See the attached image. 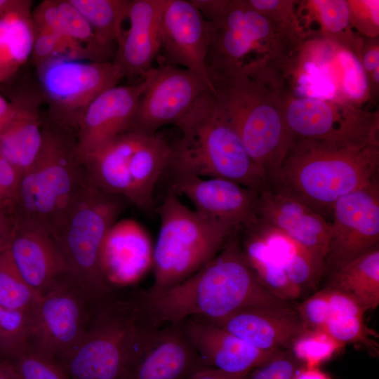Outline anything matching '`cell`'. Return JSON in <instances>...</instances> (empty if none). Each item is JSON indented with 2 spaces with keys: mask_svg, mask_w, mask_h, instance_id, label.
<instances>
[{
  "mask_svg": "<svg viewBox=\"0 0 379 379\" xmlns=\"http://www.w3.org/2000/svg\"><path fill=\"white\" fill-rule=\"evenodd\" d=\"M102 43L113 46L123 34L131 0H69Z\"/></svg>",
  "mask_w": 379,
  "mask_h": 379,
  "instance_id": "34",
  "label": "cell"
},
{
  "mask_svg": "<svg viewBox=\"0 0 379 379\" xmlns=\"http://www.w3.org/2000/svg\"><path fill=\"white\" fill-rule=\"evenodd\" d=\"M295 310L305 329H324L330 316L328 287L305 299Z\"/></svg>",
  "mask_w": 379,
  "mask_h": 379,
  "instance_id": "41",
  "label": "cell"
},
{
  "mask_svg": "<svg viewBox=\"0 0 379 379\" xmlns=\"http://www.w3.org/2000/svg\"><path fill=\"white\" fill-rule=\"evenodd\" d=\"M0 379H20L11 364L0 358Z\"/></svg>",
  "mask_w": 379,
  "mask_h": 379,
  "instance_id": "51",
  "label": "cell"
},
{
  "mask_svg": "<svg viewBox=\"0 0 379 379\" xmlns=\"http://www.w3.org/2000/svg\"><path fill=\"white\" fill-rule=\"evenodd\" d=\"M300 366L289 350H281L252 371L247 379H293Z\"/></svg>",
  "mask_w": 379,
  "mask_h": 379,
  "instance_id": "44",
  "label": "cell"
},
{
  "mask_svg": "<svg viewBox=\"0 0 379 379\" xmlns=\"http://www.w3.org/2000/svg\"><path fill=\"white\" fill-rule=\"evenodd\" d=\"M145 88L128 131L154 135L168 124L178 125L207 91L213 89L198 74L163 63L142 77Z\"/></svg>",
  "mask_w": 379,
  "mask_h": 379,
  "instance_id": "13",
  "label": "cell"
},
{
  "mask_svg": "<svg viewBox=\"0 0 379 379\" xmlns=\"http://www.w3.org/2000/svg\"><path fill=\"white\" fill-rule=\"evenodd\" d=\"M30 312L5 309L0 306V357L29 342Z\"/></svg>",
  "mask_w": 379,
  "mask_h": 379,
  "instance_id": "40",
  "label": "cell"
},
{
  "mask_svg": "<svg viewBox=\"0 0 379 379\" xmlns=\"http://www.w3.org/2000/svg\"><path fill=\"white\" fill-rule=\"evenodd\" d=\"M156 211L160 227L153 254V284L159 293L187 279L213 260L241 229L184 205L168 191Z\"/></svg>",
  "mask_w": 379,
  "mask_h": 379,
  "instance_id": "7",
  "label": "cell"
},
{
  "mask_svg": "<svg viewBox=\"0 0 379 379\" xmlns=\"http://www.w3.org/2000/svg\"><path fill=\"white\" fill-rule=\"evenodd\" d=\"M38 296L18 273L7 247L0 251V306L30 312Z\"/></svg>",
  "mask_w": 379,
  "mask_h": 379,
  "instance_id": "37",
  "label": "cell"
},
{
  "mask_svg": "<svg viewBox=\"0 0 379 379\" xmlns=\"http://www.w3.org/2000/svg\"><path fill=\"white\" fill-rule=\"evenodd\" d=\"M36 68L41 93L50 107L53 123L74 134L87 105L124 77L113 61L57 57Z\"/></svg>",
  "mask_w": 379,
  "mask_h": 379,
  "instance_id": "11",
  "label": "cell"
},
{
  "mask_svg": "<svg viewBox=\"0 0 379 379\" xmlns=\"http://www.w3.org/2000/svg\"><path fill=\"white\" fill-rule=\"evenodd\" d=\"M328 288L330 316L324 330L345 345L357 344L378 352L377 343L365 324L366 310L347 293Z\"/></svg>",
  "mask_w": 379,
  "mask_h": 379,
  "instance_id": "33",
  "label": "cell"
},
{
  "mask_svg": "<svg viewBox=\"0 0 379 379\" xmlns=\"http://www.w3.org/2000/svg\"><path fill=\"white\" fill-rule=\"evenodd\" d=\"M211 323L264 351L288 350L305 329L291 305L248 307Z\"/></svg>",
  "mask_w": 379,
  "mask_h": 379,
  "instance_id": "24",
  "label": "cell"
},
{
  "mask_svg": "<svg viewBox=\"0 0 379 379\" xmlns=\"http://www.w3.org/2000/svg\"><path fill=\"white\" fill-rule=\"evenodd\" d=\"M379 145L293 140L269 188L325 218L343 197L378 180Z\"/></svg>",
  "mask_w": 379,
  "mask_h": 379,
  "instance_id": "2",
  "label": "cell"
},
{
  "mask_svg": "<svg viewBox=\"0 0 379 379\" xmlns=\"http://www.w3.org/2000/svg\"><path fill=\"white\" fill-rule=\"evenodd\" d=\"M0 251H1V250H0Z\"/></svg>",
  "mask_w": 379,
  "mask_h": 379,
  "instance_id": "53",
  "label": "cell"
},
{
  "mask_svg": "<svg viewBox=\"0 0 379 379\" xmlns=\"http://www.w3.org/2000/svg\"><path fill=\"white\" fill-rule=\"evenodd\" d=\"M208 72L252 76L265 69L286 75L304 39L253 9L247 0H218L206 18Z\"/></svg>",
  "mask_w": 379,
  "mask_h": 379,
  "instance_id": "3",
  "label": "cell"
},
{
  "mask_svg": "<svg viewBox=\"0 0 379 379\" xmlns=\"http://www.w3.org/2000/svg\"><path fill=\"white\" fill-rule=\"evenodd\" d=\"M208 44V22L190 0H168L161 25L166 63L194 72L211 85L206 69Z\"/></svg>",
  "mask_w": 379,
  "mask_h": 379,
  "instance_id": "18",
  "label": "cell"
},
{
  "mask_svg": "<svg viewBox=\"0 0 379 379\" xmlns=\"http://www.w3.org/2000/svg\"><path fill=\"white\" fill-rule=\"evenodd\" d=\"M173 178L169 191L187 197L198 212L232 222L241 230L259 222L257 203L260 192L223 178L191 175Z\"/></svg>",
  "mask_w": 379,
  "mask_h": 379,
  "instance_id": "17",
  "label": "cell"
},
{
  "mask_svg": "<svg viewBox=\"0 0 379 379\" xmlns=\"http://www.w3.org/2000/svg\"><path fill=\"white\" fill-rule=\"evenodd\" d=\"M34 40L32 1L20 0L0 18V85L13 79L31 58Z\"/></svg>",
  "mask_w": 379,
  "mask_h": 379,
  "instance_id": "28",
  "label": "cell"
},
{
  "mask_svg": "<svg viewBox=\"0 0 379 379\" xmlns=\"http://www.w3.org/2000/svg\"><path fill=\"white\" fill-rule=\"evenodd\" d=\"M337 60L342 70L341 91L343 101L356 107L371 100L366 74L357 53L338 47Z\"/></svg>",
  "mask_w": 379,
  "mask_h": 379,
  "instance_id": "39",
  "label": "cell"
},
{
  "mask_svg": "<svg viewBox=\"0 0 379 379\" xmlns=\"http://www.w3.org/2000/svg\"><path fill=\"white\" fill-rule=\"evenodd\" d=\"M127 203L124 198L106 193L87 180L62 230L53 237L70 279L98 304L117 295L102 273L100 253L106 234Z\"/></svg>",
  "mask_w": 379,
  "mask_h": 379,
  "instance_id": "8",
  "label": "cell"
},
{
  "mask_svg": "<svg viewBox=\"0 0 379 379\" xmlns=\"http://www.w3.org/2000/svg\"><path fill=\"white\" fill-rule=\"evenodd\" d=\"M358 56L368 78L371 100L375 102L379 89L378 36L363 37Z\"/></svg>",
  "mask_w": 379,
  "mask_h": 379,
  "instance_id": "45",
  "label": "cell"
},
{
  "mask_svg": "<svg viewBox=\"0 0 379 379\" xmlns=\"http://www.w3.org/2000/svg\"><path fill=\"white\" fill-rule=\"evenodd\" d=\"M177 126L182 136L171 145L168 168L174 175L223 178L258 192L269 188L265 175L250 158L211 91Z\"/></svg>",
  "mask_w": 379,
  "mask_h": 379,
  "instance_id": "5",
  "label": "cell"
},
{
  "mask_svg": "<svg viewBox=\"0 0 379 379\" xmlns=\"http://www.w3.org/2000/svg\"><path fill=\"white\" fill-rule=\"evenodd\" d=\"M205 367L182 322L153 326L145 319L124 379H186Z\"/></svg>",
  "mask_w": 379,
  "mask_h": 379,
  "instance_id": "15",
  "label": "cell"
},
{
  "mask_svg": "<svg viewBox=\"0 0 379 379\" xmlns=\"http://www.w3.org/2000/svg\"><path fill=\"white\" fill-rule=\"evenodd\" d=\"M20 0H0V18L16 7Z\"/></svg>",
  "mask_w": 379,
  "mask_h": 379,
  "instance_id": "52",
  "label": "cell"
},
{
  "mask_svg": "<svg viewBox=\"0 0 379 379\" xmlns=\"http://www.w3.org/2000/svg\"><path fill=\"white\" fill-rule=\"evenodd\" d=\"M137 297L143 316L153 326L188 319L215 322L248 307L290 305L260 283L243 253L239 231L187 279L161 292H139Z\"/></svg>",
  "mask_w": 379,
  "mask_h": 379,
  "instance_id": "1",
  "label": "cell"
},
{
  "mask_svg": "<svg viewBox=\"0 0 379 379\" xmlns=\"http://www.w3.org/2000/svg\"><path fill=\"white\" fill-rule=\"evenodd\" d=\"M55 2L60 22L68 37L85 48L94 61H113L116 49L98 39L89 23L69 0H55Z\"/></svg>",
  "mask_w": 379,
  "mask_h": 379,
  "instance_id": "35",
  "label": "cell"
},
{
  "mask_svg": "<svg viewBox=\"0 0 379 379\" xmlns=\"http://www.w3.org/2000/svg\"><path fill=\"white\" fill-rule=\"evenodd\" d=\"M170 157L171 145L163 138L142 134L130 164L129 203L143 211L152 208L155 185L168 170Z\"/></svg>",
  "mask_w": 379,
  "mask_h": 379,
  "instance_id": "29",
  "label": "cell"
},
{
  "mask_svg": "<svg viewBox=\"0 0 379 379\" xmlns=\"http://www.w3.org/2000/svg\"><path fill=\"white\" fill-rule=\"evenodd\" d=\"M248 374H232L215 368L205 367L186 379H247Z\"/></svg>",
  "mask_w": 379,
  "mask_h": 379,
  "instance_id": "47",
  "label": "cell"
},
{
  "mask_svg": "<svg viewBox=\"0 0 379 379\" xmlns=\"http://www.w3.org/2000/svg\"><path fill=\"white\" fill-rule=\"evenodd\" d=\"M15 219L0 211V250L7 247L15 225Z\"/></svg>",
  "mask_w": 379,
  "mask_h": 379,
  "instance_id": "48",
  "label": "cell"
},
{
  "mask_svg": "<svg viewBox=\"0 0 379 379\" xmlns=\"http://www.w3.org/2000/svg\"><path fill=\"white\" fill-rule=\"evenodd\" d=\"M252 227L266 242L300 296L317 284L324 274V263L286 234L260 220Z\"/></svg>",
  "mask_w": 379,
  "mask_h": 379,
  "instance_id": "30",
  "label": "cell"
},
{
  "mask_svg": "<svg viewBox=\"0 0 379 379\" xmlns=\"http://www.w3.org/2000/svg\"><path fill=\"white\" fill-rule=\"evenodd\" d=\"M143 321L136 295H116L97 305L80 342L57 361L69 379H124Z\"/></svg>",
  "mask_w": 379,
  "mask_h": 379,
  "instance_id": "9",
  "label": "cell"
},
{
  "mask_svg": "<svg viewBox=\"0 0 379 379\" xmlns=\"http://www.w3.org/2000/svg\"><path fill=\"white\" fill-rule=\"evenodd\" d=\"M324 274L379 247L378 180L340 199L332 208Z\"/></svg>",
  "mask_w": 379,
  "mask_h": 379,
  "instance_id": "14",
  "label": "cell"
},
{
  "mask_svg": "<svg viewBox=\"0 0 379 379\" xmlns=\"http://www.w3.org/2000/svg\"><path fill=\"white\" fill-rule=\"evenodd\" d=\"M14 112L13 102L0 94V130L8 122Z\"/></svg>",
  "mask_w": 379,
  "mask_h": 379,
  "instance_id": "50",
  "label": "cell"
},
{
  "mask_svg": "<svg viewBox=\"0 0 379 379\" xmlns=\"http://www.w3.org/2000/svg\"><path fill=\"white\" fill-rule=\"evenodd\" d=\"M7 248L20 275L38 295L69 277L54 238L40 226L15 220Z\"/></svg>",
  "mask_w": 379,
  "mask_h": 379,
  "instance_id": "19",
  "label": "cell"
},
{
  "mask_svg": "<svg viewBox=\"0 0 379 379\" xmlns=\"http://www.w3.org/2000/svg\"><path fill=\"white\" fill-rule=\"evenodd\" d=\"M281 100L290 142L379 145L378 111L371 112L345 101L298 96L286 86Z\"/></svg>",
  "mask_w": 379,
  "mask_h": 379,
  "instance_id": "10",
  "label": "cell"
},
{
  "mask_svg": "<svg viewBox=\"0 0 379 379\" xmlns=\"http://www.w3.org/2000/svg\"><path fill=\"white\" fill-rule=\"evenodd\" d=\"M145 86L141 79L133 84L113 86L87 105L75 133L76 152L81 163L129 130Z\"/></svg>",
  "mask_w": 379,
  "mask_h": 379,
  "instance_id": "16",
  "label": "cell"
},
{
  "mask_svg": "<svg viewBox=\"0 0 379 379\" xmlns=\"http://www.w3.org/2000/svg\"><path fill=\"white\" fill-rule=\"evenodd\" d=\"M43 130L41 151L21 175L14 213L15 220L40 226L55 237L87 178L77 155L75 134L53 123L43 124Z\"/></svg>",
  "mask_w": 379,
  "mask_h": 379,
  "instance_id": "6",
  "label": "cell"
},
{
  "mask_svg": "<svg viewBox=\"0 0 379 379\" xmlns=\"http://www.w3.org/2000/svg\"><path fill=\"white\" fill-rule=\"evenodd\" d=\"M247 2L276 24L297 32L303 38L298 25V1L247 0Z\"/></svg>",
  "mask_w": 379,
  "mask_h": 379,
  "instance_id": "42",
  "label": "cell"
},
{
  "mask_svg": "<svg viewBox=\"0 0 379 379\" xmlns=\"http://www.w3.org/2000/svg\"><path fill=\"white\" fill-rule=\"evenodd\" d=\"M293 379H331L319 367L300 366L296 371Z\"/></svg>",
  "mask_w": 379,
  "mask_h": 379,
  "instance_id": "49",
  "label": "cell"
},
{
  "mask_svg": "<svg viewBox=\"0 0 379 379\" xmlns=\"http://www.w3.org/2000/svg\"><path fill=\"white\" fill-rule=\"evenodd\" d=\"M345 346L324 329H305L295 338L288 350L302 366L319 367Z\"/></svg>",
  "mask_w": 379,
  "mask_h": 379,
  "instance_id": "38",
  "label": "cell"
},
{
  "mask_svg": "<svg viewBox=\"0 0 379 379\" xmlns=\"http://www.w3.org/2000/svg\"><path fill=\"white\" fill-rule=\"evenodd\" d=\"M168 0H131L129 28L117 44L113 62L124 77L142 79L161 51V25Z\"/></svg>",
  "mask_w": 379,
  "mask_h": 379,
  "instance_id": "23",
  "label": "cell"
},
{
  "mask_svg": "<svg viewBox=\"0 0 379 379\" xmlns=\"http://www.w3.org/2000/svg\"><path fill=\"white\" fill-rule=\"evenodd\" d=\"M328 287L354 298L365 310L379 305V247L349 262L329 276Z\"/></svg>",
  "mask_w": 379,
  "mask_h": 379,
  "instance_id": "31",
  "label": "cell"
},
{
  "mask_svg": "<svg viewBox=\"0 0 379 379\" xmlns=\"http://www.w3.org/2000/svg\"><path fill=\"white\" fill-rule=\"evenodd\" d=\"M0 358L11 364L20 379H69L55 359L29 342Z\"/></svg>",
  "mask_w": 379,
  "mask_h": 379,
  "instance_id": "36",
  "label": "cell"
},
{
  "mask_svg": "<svg viewBox=\"0 0 379 379\" xmlns=\"http://www.w3.org/2000/svg\"><path fill=\"white\" fill-rule=\"evenodd\" d=\"M39 98L24 91L12 93L8 99L14 104L15 112L0 130V155L21 175L34 164L43 145Z\"/></svg>",
  "mask_w": 379,
  "mask_h": 379,
  "instance_id": "25",
  "label": "cell"
},
{
  "mask_svg": "<svg viewBox=\"0 0 379 379\" xmlns=\"http://www.w3.org/2000/svg\"><path fill=\"white\" fill-rule=\"evenodd\" d=\"M285 76L274 69L252 76L208 72L217 100L268 182L279 171L290 145L282 112Z\"/></svg>",
  "mask_w": 379,
  "mask_h": 379,
  "instance_id": "4",
  "label": "cell"
},
{
  "mask_svg": "<svg viewBox=\"0 0 379 379\" xmlns=\"http://www.w3.org/2000/svg\"><path fill=\"white\" fill-rule=\"evenodd\" d=\"M21 173L0 155V211L15 218V204Z\"/></svg>",
  "mask_w": 379,
  "mask_h": 379,
  "instance_id": "46",
  "label": "cell"
},
{
  "mask_svg": "<svg viewBox=\"0 0 379 379\" xmlns=\"http://www.w3.org/2000/svg\"><path fill=\"white\" fill-rule=\"evenodd\" d=\"M350 9V20L364 37L375 38L379 33V1H347Z\"/></svg>",
  "mask_w": 379,
  "mask_h": 379,
  "instance_id": "43",
  "label": "cell"
},
{
  "mask_svg": "<svg viewBox=\"0 0 379 379\" xmlns=\"http://www.w3.org/2000/svg\"><path fill=\"white\" fill-rule=\"evenodd\" d=\"M297 17L304 38L310 35L320 36L358 55L363 37L356 36L354 33L347 1H299Z\"/></svg>",
  "mask_w": 379,
  "mask_h": 379,
  "instance_id": "27",
  "label": "cell"
},
{
  "mask_svg": "<svg viewBox=\"0 0 379 379\" xmlns=\"http://www.w3.org/2000/svg\"><path fill=\"white\" fill-rule=\"evenodd\" d=\"M142 133L128 131L101 147L81 164L89 183L128 203L130 164Z\"/></svg>",
  "mask_w": 379,
  "mask_h": 379,
  "instance_id": "26",
  "label": "cell"
},
{
  "mask_svg": "<svg viewBox=\"0 0 379 379\" xmlns=\"http://www.w3.org/2000/svg\"><path fill=\"white\" fill-rule=\"evenodd\" d=\"M98 304L67 278L39 295L30 311L29 343L57 361L86 333Z\"/></svg>",
  "mask_w": 379,
  "mask_h": 379,
  "instance_id": "12",
  "label": "cell"
},
{
  "mask_svg": "<svg viewBox=\"0 0 379 379\" xmlns=\"http://www.w3.org/2000/svg\"><path fill=\"white\" fill-rule=\"evenodd\" d=\"M154 246L135 220H117L105 237L100 253L102 273L115 290L139 281L153 267Z\"/></svg>",
  "mask_w": 379,
  "mask_h": 379,
  "instance_id": "21",
  "label": "cell"
},
{
  "mask_svg": "<svg viewBox=\"0 0 379 379\" xmlns=\"http://www.w3.org/2000/svg\"><path fill=\"white\" fill-rule=\"evenodd\" d=\"M239 236L244 257L260 283L283 301L289 302L300 298L281 264L256 230L253 227L241 230Z\"/></svg>",
  "mask_w": 379,
  "mask_h": 379,
  "instance_id": "32",
  "label": "cell"
},
{
  "mask_svg": "<svg viewBox=\"0 0 379 379\" xmlns=\"http://www.w3.org/2000/svg\"><path fill=\"white\" fill-rule=\"evenodd\" d=\"M182 323L191 344L208 368L232 374H249L279 352L259 350L204 320L188 319Z\"/></svg>",
  "mask_w": 379,
  "mask_h": 379,
  "instance_id": "22",
  "label": "cell"
},
{
  "mask_svg": "<svg viewBox=\"0 0 379 379\" xmlns=\"http://www.w3.org/2000/svg\"><path fill=\"white\" fill-rule=\"evenodd\" d=\"M259 219L286 234L325 265L331 222L301 201L268 188L259 192Z\"/></svg>",
  "mask_w": 379,
  "mask_h": 379,
  "instance_id": "20",
  "label": "cell"
}]
</instances>
